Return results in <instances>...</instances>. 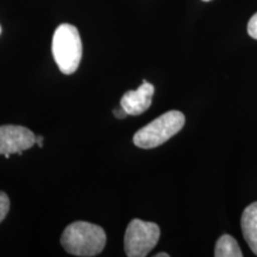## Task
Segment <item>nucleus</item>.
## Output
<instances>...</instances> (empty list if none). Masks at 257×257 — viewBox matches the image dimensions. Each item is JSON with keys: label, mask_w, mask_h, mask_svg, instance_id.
Listing matches in <instances>:
<instances>
[{"label": "nucleus", "mask_w": 257, "mask_h": 257, "mask_svg": "<svg viewBox=\"0 0 257 257\" xmlns=\"http://www.w3.org/2000/svg\"><path fill=\"white\" fill-rule=\"evenodd\" d=\"M61 244L70 255L96 256L105 248L106 233L99 225L87 221H74L64 229Z\"/></svg>", "instance_id": "nucleus-1"}, {"label": "nucleus", "mask_w": 257, "mask_h": 257, "mask_svg": "<svg viewBox=\"0 0 257 257\" xmlns=\"http://www.w3.org/2000/svg\"><path fill=\"white\" fill-rule=\"evenodd\" d=\"M202 2H211V0H202Z\"/></svg>", "instance_id": "nucleus-14"}, {"label": "nucleus", "mask_w": 257, "mask_h": 257, "mask_svg": "<svg viewBox=\"0 0 257 257\" xmlns=\"http://www.w3.org/2000/svg\"><path fill=\"white\" fill-rule=\"evenodd\" d=\"M154 86L144 80L135 91H128L121 96L120 106L128 115H140L150 107L153 102Z\"/></svg>", "instance_id": "nucleus-6"}, {"label": "nucleus", "mask_w": 257, "mask_h": 257, "mask_svg": "<svg viewBox=\"0 0 257 257\" xmlns=\"http://www.w3.org/2000/svg\"><path fill=\"white\" fill-rule=\"evenodd\" d=\"M36 143V136L28 127L19 125L0 126V154L10 159L11 154H19L29 150Z\"/></svg>", "instance_id": "nucleus-5"}, {"label": "nucleus", "mask_w": 257, "mask_h": 257, "mask_svg": "<svg viewBox=\"0 0 257 257\" xmlns=\"http://www.w3.org/2000/svg\"><path fill=\"white\" fill-rule=\"evenodd\" d=\"M54 60L63 74H73L82 57V42L79 30L72 24H61L53 37Z\"/></svg>", "instance_id": "nucleus-2"}, {"label": "nucleus", "mask_w": 257, "mask_h": 257, "mask_svg": "<svg viewBox=\"0 0 257 257\" xmlns=\"http://www.w3.org/2000/svg\"><path fill=\"white\" fill-rule=\"evenodd\" d=\"M214 256L216 257H242L243 253L237 243V240L230 234H223L217 240L214 248Z\"/></svg>", "instance_id": "nucleus-8"}, {"label": "nucleus", "mask_w": 257, "mask_h": 257, "mask_svg": "<svg viewBox=\"0 0 257 257\" xmlns=\"http://www.w3.org/2000/svg\"><path fill=\"white\" fill-rule=\"evenodd\" d=\"M10 210V199L6 193L0 191V223L5 219Z\"/></svg>", "instance_id": "nucleus-9"}, {"label": "nucleus", "mask_w": 257, "mask_h": 257, "mask_svg": "<svg viewBox=\"0 0 257 257\" xmlns=\"http://www.w3.org/2000/svg\"><path fill=\"white\" fill-rule=\"evenodd\" d=\"M0 35H2V27H0Z\"/></svg>", "instance_id": "nucleus-15"}, {"label": "nucleus", "mask_w": 257, "mask_h": 257, "mask_svg": "<svg viewBox=\"0 0 257 257\" xmlns=\"http://www.w3.org/2000/svg\"><path fill=\"white\" fill-rule=\"evenodd\" d=\"M246 30H248V34L250 37L257 40V12L252 16L251 18H250Z\"/></svg>", "instance_id": "nucleus-10"}, {"label": "nucleus", "mask_w": 257, "mask_h": 257, "mask_svg": "<svg viewBox=\"0 0 257 257\" xmlns=\"http://www.w3.org/2000/svg\"><path fill=\"white\" fill-rule=\"evenodd\" d=\"M155 256H156V257H169V253H166V252H160V253H156Z\"/></svg>", "instance_id": "nucleus-13"}, {"label": "nucleus", "mask_w": 257, "mask_h": 257, "mask_svg": "<svg viewBox=\"0 0 257 257\" xmlns=\"http://www.w3.org/2000/svg\"><path fill=\"white\" fill-rule=\"evenodd\" d=\"M43 140H44V138L42 137V136L36 137V143L38 144V147H40V148L43 147Z\"/></svg>", "instance_id": "nucleus-12"}, {"label": "nucleus", "mask_w": 257, "mask_h": 257, "mask_svg": "<svg viewBox=\"0 0 257 257\" xmlns=\"http://www.w3.org/2000/svg\"><path fill=\"white\" fill-rule=\"evenodd\" d=\"M161 236L159 225L152 221L133 219L124 237L125 253L128 257H144L155 248Z\"/></svg>", "instance_id": "nucleus-4"}, {"label": "nucleus", "mask_w": 257, "mask_h": 257, "mask_svg": "<svg viewBox=\"0 0 257 257\" xmlns=\"http://www.w3.org/2000/svg\"><path fill=\"white\" fill-rule=\"evenodd\" d=\"M113 114L118 118V119H124V118L126 117V115H128L126 112H125L124 108L121 107V106H120L119 108H115V110H113Z\"/></svg>", "instance_id": "nucleus-11"}, {"label": "nucleus", "mask_w": 257, "mask_h": 257, "mask_svg": "<svg viewBox=\"0 0 257 257\" xmlns=\"http://www.w3.org/2000/svg\"><path fill=\"white\" fill-rule=\"evenodd\" d=\"M240 226H242L244 239L257 256V201L250 204L243 211Z\"/></svg>", "instance_id": "nucleus-7"}, {"label": "nucleus", "mask_w": 257, "mask_h": 257, "mask_svg": "<svg viewBox=\"0 0 257 257\" xmlns=\"http://www.w3.org/2000/svg\"><path fill=\"white\" fill-rule=\"evenodd\" d=\"M185 125V115L180 111H168L152 123L137 131L134 136L135 146L142 149H153L175 136Z\"/></svg>", "instance_id": "nucleus-3"}]
</instances>
